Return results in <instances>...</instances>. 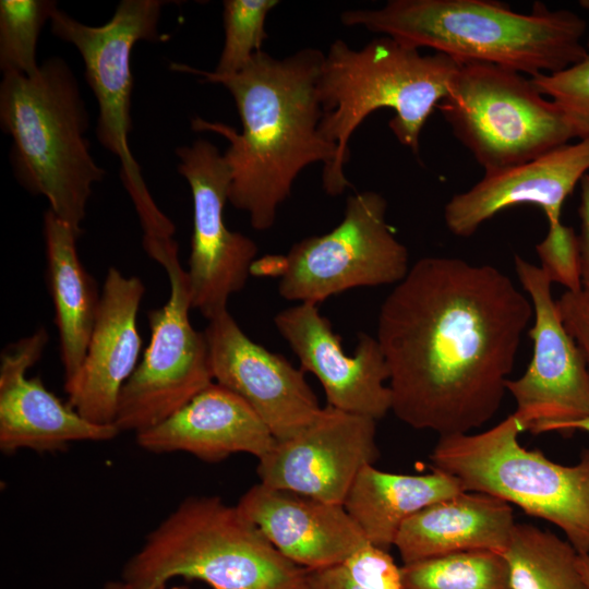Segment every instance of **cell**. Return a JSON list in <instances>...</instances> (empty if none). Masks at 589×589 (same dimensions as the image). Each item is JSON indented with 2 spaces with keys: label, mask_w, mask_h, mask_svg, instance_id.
Listing matches in <instances>:
<instances>
[{
  "label": "cell",
  "mask_w": 589,
  "mask_h": 589,
  "mask_svg": "<svg viewBox=\"0 0 589 589\" xmlns=\"http://www.w3.org/2000/svg\"><path fill=\"white\" fill-rule=\"evenodd\" d=\"M532 316L531 301L494 266L447 256L417 261L378 313L392 411L440 436L490 421Z\"/></svg>",
  "instance_id": "1"
},
{
  "label": "cell",
  "mask_w": 589,
  "mask_h": 589,
  "mask_svg": "<svg viewBox=\"0 0 589 589\" xmlns=\"http://www.w3.org/2000/svg\"><path fill=\"white\" fill-rule=\"evenodd\" d=\"M323 58L315 48L281 59L259 51L242 70L226 75L170 64L175 71L223 85L232 96L242 124L240 133L201 117L191 120V128L228 141L223 154L230 172L228 202L245 212L256 230L274 225L278 207L304 168L323 163L326 169L335 159V145L320 130L323 112L316 83Z\"/></svg>",
  "instance_id": "2"
},
{
  "label": "cell",
  "mask_w": 589,
  "mask_h": 589,
  "mask_svg": "<svg viewBox=\"0 0 589 589\" xmlns=\"http://www.w3.org/2000/svg\"><path fill=\"white\" fill-rule=\"evenodd\" d=\"M340 21L460 63H492L530 77L561 72L589 52L587 22L542 2L519 13L492 0H390L381 9L345 11Z\"/></svg>",
  "instance_id": "3"
},
{
  "label": "cell",
  "mask_w": 589,
  "mask_h": 589,
  "mask_svg": "<svg viewBox=\"0 0 589 589\" xmlns=\"http://www.w3.org/2000/svg\"><path fill=\"white\" fill-rule=\"evenodd\" d=\"M459 65L444 53L422 55L389 36L360 49L336 39L324 55L316 83L323 112L320 130L336 147L335 159L323 169L325 192L338 196L350 185L345 176L349 140L375 110H394L389 129L418 154L421 131L448 94Z\"/></svg>",
  "instance_id": "4"
},
{
  "label": "cell",
  "mask_w": 589,
  "mask_h": 589,
  "mask_svg": "<svg viewBox=\"0 0 589 589\" xmlns=\"http://www.w3.org/2000/svg\"><path fill=\"white\" fill-rule=\"evenodd\" d=\"M0 124L12 139L19 182L82 235L93 187L106 171L91 153L87 109L68 63L51 57L34 75L2 74Z\"/></svg>",
  "instance_id": "5"
},
{
  "label": "cell",
  "mask_w": 589,
  "mask_h": 589,
  "mask_svg": "<svg viewBox=\"0 0 589 589\" xmlns=\"http://www.w3.org/2000/svg\"><path fill=\"white\" fill-rule=\"evenodd\" d=\"M178 577L212 589H306V569L218 496L184 498L146 536L121 579L135 589H166Z\"/></svg>",
  "instance_id": "6"
},
{
  "label": "cell",
  "mask_w": 589,
  "mask_h": 589,
  "mask_svg": "<svg viewBox=\"0 0 589 589\" xmlns=\"http://www.w3.org/2000/svg\"><path fill=\"white\" fill-rule=\"evenodd\" d=\"M513 413L476 434L440 436L432 469L454 476L464 491L501 498L558 527L577 552L589 553V448L564 466L519 444Z\"/></svg>",
  "instance_id": "7"
},
{
  "label": "cell",
  "mask_w": 589,
  "mask_h": 589,
  "mask_svg": "<svg viewBox=\"0 0 589 589\" xmlns=\"http://www.w3.org/2000/svg\"><path fill=\"white\" fill-rule=\"evenodd\" d=\"M437 109L484 173L533 160L576 137L531 77L492 63H460Z\"/></svg>",
  "instance_id": "8"
},
{
  "label": "cell",
  "mask_w": 589,
  "mask_h": 589,
  "mask_svg": "<svg viewBox=\"0 0 589 589\" xmlns=\"http://www.w3.org/2000/svg\"><path fill=\"white\" fill-rule=\"evenodd\" d=\"M161 0H122L112 17L100 26H91L57 9L51 31L59 39L72 44L85 67V79L98 104L96 137L121 164L122 182L129 192L142 226H152L165 217L151 196L141 169L129 146L132 92L131 51L141 40H168L158 22Z\"/></svg>",
  "instance_id": "9"
},
{
  "label": "cell",
  "mask_w": 589,
  "mask_h": 589,
  "mask_svg": "<svg viewBox=\"0 0 589 589\" xmlns=\"http://www.w3.org/2000/svg\"><path fill=\"white\" fill-rule=\"evenodd\" d=\"M386 211L377 192L349 195L333 230L296 242L284 256H269L279 294L318 305L352 288L401 281L410 268L409 254L388 226Z\"/></svg>",
  "instance_id": "10"
},
{
  "label": "cell",
  "mask_w": 589,
  "mask_h": 589,
  "mask_svg": "<svg viewBox=\"0 0 589 589\" xmlns=\"http://www.w3.org/2000/svg\"><path fill=\"white\" fill-rule=\"evenodd\" d=\"M147 253L167 272L170 294L148 312V346L119 396L115 425L135 434L165 421L214 382L206 337L190 321L189 279L177 243L157 244Z\"/></svg>",
  "instance_id": "11"
},
{
  "label": "cell",
  "mask_w": 589,
  "mask_h": 589,
  "mask_svg": "<svg viewBox=\"0 0 589 589\" xmlns=\"http://www.w3.org/2000/svg\"><path fill=\"white\" fill-rule=\"evenodd\" d=\"M518 280L533 308L531 361L516 380H507L506 390L516 401L514 414L533 434L557 432L569 422L589 416V370L584 354L566 329L552 283L524 257L514 259Z\"/></svg>",
  "instance_id": "12"
},
{
  "label": "cell",
  "mask_w": 589,
  "mask_h": 589,
  "mask_svg": "<svg viewBox=\"0 0 589 589\" xmlns=\"http://www.w3.org/2000/svg\"><path fill=\"white\" fill-rule=\"evenodd\" d=\"M178 172L187 180L193 200V231L188 262L192 309L209 320L227 310L240 291L257 254L249 237L228 229L224 209L230 172L224 155L207 140H196L176 151Z\"/></svg>",
  "instance_id": "13"
},
{
  "label": "cell",
  "mask_w": 589,
  "mask_h": 589,
  "mask_svg": "<svg viewBox=\"0 0 589 589\" xmlns=\"http://www.w3.org/2000/svg\"><path fill=\"white\" fill-rule=\"evenodd\" d=\"M380 457L376 420L326 405L259 459L260 482L344 505L361 469Z\"/></svg>",
  "instance_id": "14"
},
{
  "label": "cell",
  "mask_w": 589,
  "mask_h": 589,
  "mask_svg": "<svg viewBox=\"0 0 589 589\" xmlns=\"http://www.w3.org/2000/svg\"><path fill=\"white\" fill-rule=\"evenodd\" d=\"M207 322L203 332L214 382L245 400L276 441L293 436L316 417L322 407L300 368L253 341L228 310Z\"/></svg>",
  "instance_id": "15"
},
{
  "label": "cell",
  "mask_w": 589,
  "mask_h": 589,
  "mask_svg": "<svg viewBox=\"0 0 589 589\" xmlns=\"http://www.w3.org/2000/svg\"><path fill=\"white\" fill-rule=\"evenodd\" d=\"M274 324L300 362L321 383L327 405L339 410L384 418L392 410L389 370L376 337L360 333L352 354L318 305L298 303L278 312Z\"/></svg>",
  "instance_id": "16"
},
{
  "label": "cell",
  "mask_w": 589,
  "mask_h": 589,
  "mask_svg": "<svg viewBox=\"0 0 589 589\" xmlns=\"http://www.w3.org/2000/svg\"><path fill=\"white\" fill-rule=\"evenodd\" d=\"M49 340L44 327L7 346L0 356V449L37 453L65 450L75 442H104L116 437V425L83 418L27 371L41 358Z\"/></svg>",
  "instance_id": "17"
},
{
  "label": "cell",
  "mask_w": 589,
  "mask_h": 589,
  "mask_svg": "<svg viewBox=\"0 0 589 589\" xmlns=\"http://www.w3.org/2000/svg\"><path fill=\"white\" fill-rule=\"evenodd\" d=\"M144 294L139 277L108 268L83 364L65 389L68 404L93 423L115 425L120 393L139 364L137 313Z\"/></svg>",
  "instance_id": "18"
},
{
  "label": "cell",
  "mask_w": 589,
  "mask_h": 589,
  "mask_svg": "<svg viewBox=\"0 0 589 589\" xmlns=\"http://www.w3.org/2000/svg\"><path fill=\"white\" fill-rule=\"evenodd\" d=\"M589 171V140L562 145L533 160L483 178L444 207L448 230L470 237L497 213L518 205L540 207L548 223L561 220L565 200Z\"/></svg>",
  "instance_id": "19"
},
{
  "label": "cell",
  "mask_w": 589,
  "mask_h": 589,
  "mask_svg": "<svg viewBox=\"0 0 589 589\" xmlns=\"http://www.w3.org/2000/svg\"><path fill=\"white\" fill-rule=\"evenodd\" d=\"M237 505L284 556L306 570L340 564L369 543L340 504L260 482Z\"/></svg>",
  "instance_id": "20"
},
{
  "label": "cell",
  "mask_w": 589,
  "mask_h": 589,
  "mask_svg": "<svg viewBox=\"0 0 589 589\" xmlns=\"http://www.w3.org/2000/svg\"><path fill=\"white\" fill-rule=\"evenodd\" d=\"M135 436L137 445L149 453L183 452L206 462L238 453L261 459L276 444L253 408L216 382L165 421Z\"/></svg>",
  "instance_id": "21"
},
{
  "label": "cell",
  "mask_w": 589,
  "mask_h": 589,
  "mask_svg": "<svg viewBox=\"0 0 589 589\" xmlns=\"http://www.w3.org/2000/svg\"><path fill=\"white\" fill-rule=\"evenodd\" d=\"M515 525L513 508L505 501L462 491L424 507L406 520L394 546L404 564L473 550L502 554Z\"/></svg>",
  "instance_id": "22"
},
{
  "label": "cell",
  "mask_w": 589,
  "mask_h": 589,
  "mask_svg": "<svg viewBox=\"0 0 589 589\" xmlns=\"http://www.w3.org/2000/svg\"><path fill=\"white\" fill-rule=\"evenodd\" d=\"M80 236L50 209L45 212L46 279L55 308L64 390L81 370L100 303L97 284L77 253Z\"/></svg>",
  "instance_id": "23"
},
{
  "label": "cell",
  "mask_w": 589,
  "mask_h": 589,
  "mask_svg": "<svg viewBox=\"0 0 589 589\" xmlns=\"http://www.w3.org/2000/svg\"><path fill=\"white\" fill-rule=\"evenodd\" d=\"M452 474H399L368 465L358 473L344 507L370 543L388 551L406 520L424 507L462 492Z\"/></svg>",
  "instance_id": "24"
},
{
  "label": "cell",
  "mask_w": 589,
  "mask_h": 589,
  "mask_svg": "<svg viewBox=\"0 0 589 589\" xmlns=\"http://www.w3.org/2000/svg\"><path fill=\"white\" fill-rule=\"evenodd\" d=\"M502 554L510 589H588L577 550L551 531L516 522Z\"/></svg>",
  "instance_id": "25"
},
{
  "label": "cell",
  "mask_w": 589,
  "mask_h": 589,
  "mask_svg": "<svg viewBox=\"0 0 589 589\" xmlns=\"http://www.w3.org/2000/svg\"><path fill=\"white\" fill-rule=\"evenodd\" d=\"M402 589H510L503 554L473 550L400 566Z\"/></svg>",
  "instance_id": "26"
},
{
  "label": "cell",
  "mask_w": 589,
  "mask_h": 589,
  "mask_svg": "<svg viewBox=\"0 0 589 589\" xmlns=\"http://www.w3.org/2000/svg\"><path fill=\"white\" fill-rule=\"evenodd\" d=\"M57 9L52 0L0 1V69L3 74L31 76L38 71L39 34Z\"/></svg>",
  "instance_id": "27"
},
{
  "label": "cell",
  "mask_w": 589,
  "mask_h": 589,
  "mask_svg": "<svg viewBox=\"0 0 589 589\" xmlns=\"http://www.w3.org/2000/svg\"><path fill=\"white\" fill-rule=\"evenodd\" d=\"M278 3L275 0L224 1L225 39L215 73L223 75L237 73L256 52L262 51L263 41L267 38L266 16Z\"/></svg>",
  "instance_id": "28"
},
{
  "label": "cell",
  "mask_w": 589,
  "mask_h": 589,
  "mask_svg": "<svg viewBox=\"0 0 589 589\" xmlns=\"http://www.w3.org/2000/svg\"><path fill=\"white\" fill-rule=\"evenodd\" d=\"M531 80L564 112L575 136L589 140V52L568 69L553 74H540Z\"/></svg>",
  "instance_id": "29"
},
{
  "label": "cell",
  "mask_w": 589,
  "mask_h": 589,
  "mask_svg": "<svg viewBox=\"0 0 589 589\" xmlns=\"http://www.w3.org/2000/svg\"><path fill=\"white\" fill-rule=\"evenodd\" d=\"M540 268L550 279L575 292L582 289L581 253L578 235L560 221L549 224L545 237L536 245Z\"/></svg>",
  "instance_id": "30"
},
{
  "label": "cell",
  "mask_w": 589,
  "mask_h": 589,
  "mask_svg": "<svg viewBox=\"0 0 589 589\" xmlns=\"http://www.w3.org/2000/svg\"><path fill=\"white\" fill-rule=\"evenodd\" d=\"M340 565L354 582L366 589H402L400 566L388 551L370 542Z\"/></svg>",
  "instance_id": "31"
},
{
  "label": "cell",
  "mask_w": 589,
  "mask_h": 589,
  "mask_svg": "<svg viewBox=\"0 0 589 589\" xmlns=\"http://www.w3.org/2000/svg\"><path fill=\"white\" fill-rule=\"evenodd\" d=\"M556 302L564 325L580 348L589 370V289L565 291Z\"/></svg>",
  "instance_id": "32"
},
{
  "label": "cell",
  "mask_w": 589,
  "mask_h": 589,
  "mask_svg": "<svg viewBox=\"0 0 589 589\" xmlns=\"http://www.w3.org/2000/svg\"><path fill=\"white\" fill-rule=\"evenodd\" d=\"M306 589H366L354 582L340 564L306 570Z\"/></svg>",
  "instance_id": "33"
},
{
  "label": "cell",
  "mask_w": 589,
  "mask_h": 589,
  "mask_svg": "<svg viewBox=\"0 0 589 589\" xmlns=\"http://www.w3.org/2000/svg\"><path fill=\"white\" fill-rule=\"evenodd\" d=\"M579 217L580 233L578 238L581 253L582 288L589 289V173L585 175L580 181Z\"/></svg>",
  "instance_id": "34"
},
{
  "label": "cell",
  "mask_w": 589,
  "mask_h": 589,
  "mask_svg": "<svg viewBox=\"0 0 589 589\" xmlns=\"http://www.w3.org/2000/svg\"><path fill=\"white\" fill-rule=\"evenodd\" d=\"M577 565L580 575L589 589V553L578 552Z\"/></svg>",
  "instance_id": "35"
},
{
  "label": "cell",
  "mask_w": 589,
  "mask_h": 589,
  "mask_svg": "<svg viewBox=\"0 0 589 589\" xmlns=\"http://www.w3.org/2000/svg\"><path fill=\"white\" fill-rule=\"evenodd\" d=\"M576 430L585 431V432L589 433V416L584 418V419H580V420L569 422V423H566V424L562 425L557 430V432L565 433V432H573V431H576Z\"/></svg>",
  "instance_id": "36"
},
{
  "label": "cell",
  "mask_w": 589,
  "mask_h": 589,
  "mask_svg": "<svg viewBox=\"0 0 589 589\" xmlns=\"http://www.w3.org/2000/svg\"><path fill=\"white\" fill-rule=\"evenodd\" d=\"M100 589H135V588H133L131 585H129L124 580L119 579V580L107 581L106 584L103 585ZM172 589H188V588L175 587Z\"/></svg>",
  "instance_id": "37"
},
{
  "label": "cell",
  "mask_w": 589,
  "mask_h": 589,
  "mask_svg": "<svg viewBox=\"0 0 589 589\" xmlns=\"http://www.w3.org/2000/svg\"><path fill=\"white\" fill-rule=\"evenodd\" d=\"M580 7L586 10L588 12V15H589V0H581L580 2ZM587 49L589 50V36H588V40H587Z\"/></svg>",
  "instance_id": "38"
}]
</instances>
